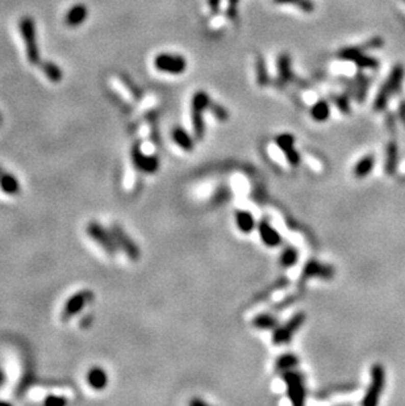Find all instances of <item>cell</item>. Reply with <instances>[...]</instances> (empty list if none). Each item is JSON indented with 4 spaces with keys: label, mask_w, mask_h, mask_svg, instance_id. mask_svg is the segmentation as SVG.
Instances as JSON below:
<instances>
[{
    "label": "cell",
    "mask_w": 405,
    "mask_h": 406,
    "mask_svg": "<svg viewBox=\"0 0 405 406\" xmlns=\"http://www.w3.org/2000/svg\"><path fill=\"white\" fill-rule=\"evenodd\" d=\"M404 75H405V70L401 65L393 66L392 70H391L390 72V75L387 78L386 83L382 86L379 92H377L376 97H375L374 110L376 111V112L383 111L387 106V104H388V101H390V97L392 96L395 92L399 91V88L401 87Z\"/></svg>",
    "instance_id": "1"
},
{
    "label": "cell",
    "mask_w": 405,
    "mask_h": 406,
    "mask_svg": "<svg viewBox=\"0 0 405 406\" xmlns=\"http://www.w3.org/2000/svg\"><path fill=\"white\" fill-rule=\"evenodd\" d=\"M384 387H386V369L382 364L376 363L370 369V385L365 393V398L362 400V405H377L382 393L384 392Z\"/></svg>",
    "instance_id": "2"
},
{
    "label": "cell",
    "mask_w": 405,
    "mask_h": 406,
    "mask_svg": "<svg viewBox=\"0 0 405 406\" xmlns=\"http://www.w3.org/2000/svg\"><path fill=\"white\" fill-rule=\"evenodd\" d=\"M20 32H21L22 40L27 45V57L29 63L38 65L40 63V51H38L37 40H36V28L35 21L29 16H24L20 21Z\"/></svg>",
    "instance_id": "3"
},
{
    "label": "cell",
    "mask_w": 405,
    "mask_h": 406,
    "mask_svg": "<svg viewBox=\"0 0 405 406\" xmlns=\"http://www.w3.org/2000/svg\"><path fill=\"white\" fill-rule=\"evenodd\" d=\"M283 378L287 384V394L293 405H302L306 400V387L300 373L291 371L283 372Z\"/></svg>",
    "instance_id": "4"
},
{
    "label": "cell",
    "mask_w": 405,
    "mask_h": 406,
    "mask_svg": "<svg viewBox=\"0 0 405 406\" xmlns=\"http://www.w3.org/2000/svg\"><path fill=\"white\" fill-rule=\"evenodd\" d=\"M154 66L159 71L172 74V75H179V74L184 72V70L187 67V61L182 56L162 53L156 57Z\"/></svg>",
    "instance_id": "5"
},
{
    "label": "cell",
    "mask_w": 405,
    "mask_h": 406,
    "mask_svg": "<svg viewBox=\"0 0 405 406\" xmlns=\"http://www.w3.org/2000/svg\"><path fill=\"white\" fill-rule=\"evenodd\" d=\"M87 234L90 235L92 241L96 242L97 245L103 247V250L106 251L107 254H113L117 251V243L115 241V237H113L112 231L109 233L108 230L103 228L102 225H99L97 222H91L88 224L87 226Z\"/></svg>",
    "instance_id": "6"
},
{
    "label": "cell",
    "mask_w": 405,
    "mask_h": 406,
    "mask_svg": "<svg viewBox=\"0 0 405 406\" xmlns=\"http://www.w3.org/2000/svg\"><path fill=\"white\" fill-rule=\"evenodd\" d=\"M304 322H306V314L297 313L287 322L286 325L275 329L274 334H272V342H274L275 346H281V344H286L287 342H290L293 334L301 328Z\"/></svg>",
    "instance_id": "7"
},
{
    "label": "cell",
    "mask_w": 405,
    "mask_h": 406,
    "mask_svg": "<svg viewBox=\"0 0 405 406\" xmlns=\"http://www.w3.org/2000/svg\"><path fill=\"white\" fill-rule=\"evenodd\" d=\"M132 159H133L134 166L140 171L146 172V174H153L159 169L158 158L156 155H145L138 144L134 145L132 149Z\"/></svg>",
    "instance_id": "8"
},
{
    "label": "cell",
    "mask_w": 405,
    "mask_h": 406,
    "mask_svg": "<svg viewBox=\"0 0 405 406\" xmlns=\"http://www.w3.org/2000/svg\"><path fill=\"white\" fill-rule=\"evenodd\" d=\"M111 231H112L116 243H117V247L120 250L124 251L132 260H137L140 258V250H138L137 245L129 238V235L117 225L113 226Z\"/></svg>",
    "instance_id": "9"
},
{
    "label": "cell",
    "mask_w": 405,
    "mask_h": 406,
    "mask_svg": "<svg viewBox=\"0 0 405 406\" xmlns=\"http://www.w3.org/2000/svg\"><path fill=\"white\" fill-rule=\"evenodd\" d=\"M92 297L91 292L83 291L79 293H75L74 296H71L67 300V303L63 306L62 312V318L63 319H70L71 317H74L75 314H78L82 309H83L86 304L90 301V299Z\"/></svg>",
    "instance_id": "10"
},
{
    "label": "cell",
    "mask_w": 405,
    "mask_h": 406,
    "mask_svg": "<svg viewBox=\"0 0 405 406\" xmlns=\"http://www.w3.org/2000/svg\"><path fill=\"white\" fill-rule=\"evenodd\" d=\"M277 147L281 149L284 153L286 158L288 159V162L292 166H297L300 163V155L296 150H295V138L293 136L288 134H279L275 138Z\"/></svg>",
    "instance_id": "11"
},
{
    "label": "cell",
    "mask_w": 405,
    "mask_h": 406,
    "mask_svg": "<svg viewBox=\"0 0 405 406\" xmlns=\"http://www.w3.org/2000/svg\"><path fill=\"white\" fill-rule=\"evenodd\" d=\"M334 275L333 267L322 264L317 260H309L304 268H302V279H311V278H321V279H331Z\"/></svg>",
    "instance_id": "12"
},
{
    "label": "cell",
    "mask_w": 405,
    "mask_h": 406,
    "mask_svg": "<svg viewBox=\"0 0 405 406\" xmlns=\"http://www.w3.org/2000/svg\"><path fill=\"white\" fill-rule=\"evenodd\" d=\"M259 237L262 239L263 243L268 247H276L281 245L282 237L277 233V230H275L267 221H261L258 225Z\"/></svg>",
    "instance_id": "13"
},
{
    "label": "cell",
    "mask_w": 405,
    "mask_h": 406,
    "mask_svg": "<svg viewBox=\"0 0 405 406\" xmlns=\"http://www.w3.org/2000/svg\"><path fill=\"white\" fill-rule=\"evenodd\" d=\"M88 10L84 4H74L65 16L66 25L78 26L87 19Z\"/></svg>",
    "instance_id": "14"
},
{
    "label": "cell",
    "mask_w": 405,
    "mask_h": 406,
    "mask_svg": "<svg viewBox=\"0 0 405 406\" xmlns=\"http://www.w3.org/2000/svg\"><path fill=\"white\" fill-rule=\"evenodd\" d=\"M87 383L95 391H102L108 384V376L107 372L100 367L91 368L87 373Z\"/></svg>",
    "instance_id": "15"
},
{
    "label": "cell",
    "mask_w": 405,
    "mask_h": 406,
    "mask_svg": "<svg viewBox=\"0 0 405 406\" xmlns=\"http://www.w3.org/2000/svg\"><path fill=\"white\" fill-rule=\"evenodd\" d=\"M234 222L237 225V229L245 234L251 233L256 229V220L252 214L247 210H237L234 214Z\"/></svg>",
    "instance_id": "16"
},
{
    "label": "cell",
    "mask_w": 405,
    "mask_h": 406,
    "mask_svg": "<svg viewBox=\"0 0 405 406\" xmlns=\"http://www.w3.org/2000/svg\"><path fill=\"white\" fill-rule=\"evenodd\" d=\"M171 138L175 144L178 145L182 150L184 151H191L193 147H195V141H193L192 136H190V133H187V131L184 130L183 128H181V126H176V128L172 130Z\"/></svg>",
    "instance_id": "17"
},
{
    "label": "cell",
    "mask_w": 405,
    "mask_h": 406,
    "mask_svg": "<svg viewBox=\"0 0 405 406\" xmlns=\"http://www.w3.org/2000/svg\"><path fill=\"white\" fill-rule=\"evenodd\" d=\"M374 167H375L374 154H367V155L363 156L362 159H359L358 162H357V165L354 166V169H352V172H354V175H356L358 179H363L367 178V176L370 175L371 171L374 170Z\"/></svg>",
    "instance_id": "18"
},
{
    "label": "cell",
    "mask_w": 405,
    "mask_h": 406,
    "mask_svg": "<svg viewBox=\"0 0 405 406\" xmlns=\"http://www.w3.org/2000/svg\"><path fill=\"white\" fill-rule=\"evenodd\" d=\"M397 166H399V149H397V145H396L395 141H391L388 146H387V155H386V169L387 174H395L396 170H397Z\"/></svg>",
    "instance_id": "19"
},
{
    "label": "cell",
    "mask_w": 405,
    "mask_h": 406,
    "mask_svg": "<svg viewBox=\"0 0 405 406\" xmlns=\"http://www.w3.org/2000/svg\"><path fill=\"white\" fill-rule=\"evenodd\" d=\"M277 70H279V80L287 83L293 78L292 69H291V57L283 53L277 58Z\"/></svg>",
    "instance_id": "20"
},
{
    "label": "cell",
    "mask_w": 405,
    "mask_h": 406,
    "mask_svg": "<svg viewBox=\"0 0 405 406\" xmlns=\"http://www.w3.org/2000/svg\"><path fill=\"white\" fill-rule=\"evenodd\" d=\"M312 119L318 122H324L331 116V106L326 100H318L311 110Z\"/></svg>",
    "instance_id": "21"
},
{
    "label": "cell",
    "mask_w": 405,
    "mask_h": 406,
    "mask_svg": "<svg viewBox=\"0 0 405 406\" xmlns=\"http://www.w3.org/2000/svg\"><path fill=\"white\" fill-rule=\"evenodd\" d=\"M0 190L7 195H16L20 191L19 180L11 174H0Z\"/></svg>",
    "instance_id": "22"
},
{
    "label": "cell",
    "mask_w": 405,
    "mask_h": 406,
    "mask_svg": "<svg viewBox=\"0 0 405 406\" xmlns=\"http://www.w3.org/2000/svg\"><path fill=\"white\" fill-rule=\"evenodd\" d=\"M297 363H299V358L296 355H293V354H284V355L277 358L276 362H275V367L279 371L286 372L295 368L297 366Z\"/></svg>",
    "instance_id": "23"
},
{
    "label": "cell",
    "mask_w": 405,
    "mask_h": 406,
    "mask_svg": "<svg viewBox=\"0 0 405 406\" xmlns=\"http://www.w3.org/2000/svg\"><path fill=\"white\" fill-rule=\"evenodd\" d=\"M299 259V253L295 247L288 246L286 247L281 254V264L286 268H290V267L295 266Z\"/></svg>",
    "instance_id": "24"
},
{
    "label": "cell",
    "mask_w": 405,
    "mask_h": 406,
    "mask_svg": "<svg viewBox=\"0 0 405 406\" xmlns=\"http://www.w3.org/2000/svg\"><path fill=\"white\" fill-rule=\"evenodd\" d=\"M368 85H370V80H368L367 76L358 72V75L356 78V96L358 103H363V100H365L366 95H367Z\"/></svg>",
    "instance_id": "25"
},
{
    "label": "cell",
    "mask_w": 405,
    "mask_h": 406,
    "mask_svg": "<svg viewBox=\"0 0 405 406\" xmlns=\"http://www.w3.org/2000/svg\"><path fill=\"white\" fill-rule=\"evenodd\" d=\"M277 321L274 316L271 314H259L256 318L252 319V326H256L258 329H263V330H270V329L276 328Z\"/></svg>",
    "instance_id": "26"
},
{
    "label": "cell",
    "mask_w": 405,
    "mask_h": 406,
    "mask_svg": "<svg viewBox=\"0 0 405 406\" xmlns=\"http://www.w3.org/2000/svg\"><path fill=\"white\" fill-rule=\"evenodd\" d=\"M354 63L358 66L359 69H377L379 67V61L374 57H370L367 54H365V50L361 51L358 54L356 60H354Z\"/></svg>",
    "instance_id": "27"
},
{
    "label": "cell",
    "mask_w": 405,
    "mask_h": 406,
    "mask_svg": "<svg viewBox=\"0 0 405 406\" xmlns=\"http://www.w3.org/2000/svg\"><path fill=\"white\" fill-rule=\"evenodd\" d=\"M41 67H42V71L45 72V75L53 82V83L61 82V79H62V71H61L58 66L52 62H44L41 65Z\"/></svg>",
    "instance_id": "28"
},
{
    "label": "cell",
    "mask_w": 405,
    "mask_h": 406,
    "mask_svg": "<svg viewBox=\"0 0 405 406\" xmlns=\"http://www.w3.org/2000/svg\"><path fill=\"white\" fill-rule=\"evenodd\" d=\"M256 69H257V83H258L259 86H266L268 83V72H267V69H266V63H265V60H263L262 57L259 56L258 60H257L256 62Z\"/></svg>",
    "instance_id": "29"
},
{
    "label": "cell",
    "mask_w": 405,
    "mask_h": 406,
    "mask_svg": "<svg viewBox=\"0 0 405 406\" xmlns=\"http://www.w3.org/2000/svg\"><path fill=\"white\" fill-rule=\"evenodd\" d=\"M333 103L336 104L337 108H338V110H340L342 113H349L350 112L349 99H347V96H345V95H340V96L334 97Z\"/></svg>",
    "instance_id": "30"
},
{
    "label": "cell",
    "mask_w": 405,
    "mask_h": 406,
    "mask_svg": "<svg viewBox=\"0 0 405 406\" xmlns=\"http://www.w3.org/2000/svg\"><path fill=\"white\" fill-rule=\"evenodd\" d=\"M209 110L212 111L213 115L217 117L220 121H225V120H227V117H229V115H227V111L225 110L224 106H221L220 104H216V103H211V105H209Z\"/></svg>",
    "instance_id": "31"
},
{
    "label": "cell",
    "mask_w": 405,
    "mask_h": 406,
    "mask_svg": "<svg viewBox=\"0 0 405 406\" xmlns=\"http://www.w3.org/2000/svg\"><path fill=\"white\" fill-rule=\"evenodd\" d=\"M383 45H384V41L382 40V38L374 37V38H371V40L366 41L365 44L361 45V47L363 49V50H372V49H379V47H382Z\"/></svg>",
    "instance_id": "32"
},
{
    "label": "cell",
    "mask_w": 405,
    "mask_h": 406,
    "mask_svg": "<svg viewBox=\"0 0 405 406\" xmlns=\"http://www.w3.org/2000/svg\"><path fill=\"white\" fill-rule=\"evenodd\" d=\"M240 0H227V10L226 15L231 20L237 19V8Z\"/></svg>",
    "instance_id": "33"
},
{
    "label": "cell",
    "mask_w": 405,
    "mask_h": 406,
    "mask_svg": "<svg viewBox=\"0 0 405 406\" xmlns=\"http://www.w3.org/2000/svg\"><path fill=\"white\" fill-rule=\"evenodd\" d=\"M297 7L301 11H304V12H312V11L315 10V4H313L312 0H300V3L297 4Z\"/></svg>",
    "instance_id": "34"
},
{
    "label": "cell",
    "mask_w": 405,
    "mask_h": 406,
    "mask_svg": "<svg viewBox=\"0 0 405 406\" xmlns=\"http://www.w3.org/2000/svg\"><path fill=\"white\" fill-rule=\"evenodd\" d=\"M220 3H221V0H208L209 10L213 15H217L220 12Z\"/></svg>",
    "instance_id": "35"
},
{
    "label": "cell",
    "mask_w": 405,
    "mask_h": 406,
    "mask_svg": "<svg viewBox=\"0 0 405 406\" xmlns=\"http://www.w3.org/2000/svg\"><path fill=\"white\" fill-rule=\"evenodd\" d=\"M65 402L66 401L63 400V398H58V397L54 396L49 397L47 400H45V403H46V405H63Z\"/></svg>",
    "instance_id": "36"
},
{
    "label": "cell",
    "mask_w": 405,
    "mask_h": 406,
    "mask_svg": "<svg viewBox=\"0 0 405 406\" xmlns=\"http://www.w3.org/2000/svg\"><path fill=\"white\" fill-rule=\"evenodd\" d=\"M275 3H279V4H299L300 0H274Z\"/></svg>",
    "instance_id": "37"
},
{
    "label": "cell",
    "mask_w": 405,
    "mask_h": 406,
    "mask_svg": "<svg viewBox=\"0 0 405 406\" xmlns=\"http://www.w3.org/2000/svg\"><path fill=\"white\" fill-rule=\"evenodd\" d=\"M400 117H401L402 122L405 124V100L401 101V104H400Z\"/></svg>",
    "instance_id": "38"
},
{
    "label": "cell",
    "mask_w": 405,
    "mask_h": 406,
    "mask_svg": "<svg viewBox=\"0 0 405 406\" xmlns=\"http://www.w3.org/2000/svg\"><path fill=\"white\" fill-rule=\"evenodd\" d=\"M191 405H193V406H196V405L204 406V405H207V402H206V401H202V400H192V401H191Z\"/></svg>",
    "instance_id": "39"
},
{
    "label": "cell",
    "mask_w": 405,
    "mask_h": 406,
    "mask_svg": "<svg viewBox=\"0 0 405 406\" xmlns=\"http://www.w3.org/2000/svg\"><path fill=\"white\" fill-rule=\"evenodd\" d=\"M0 120H2V117H0Z\"/></svg>",
    "instance_id": "40"
}]
</instances>
